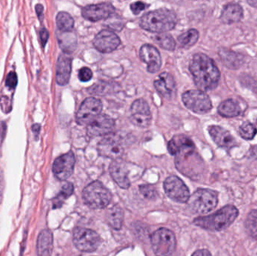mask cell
I'll return each mask as SVG.
<instances>
[{
	"label": "cell",
	"mask_w": 257,
	"mask_h": 256,
	"mask_svg": "<svg viewBox=\"0 0 257 256\" xmlns=\"http://www.w3.org/2000/svg\"><path fill=\"white\" fill-rule=\"evenodd\" d=\"M196 87L201 91L213 90L218 85L220 72L214 60L203 54H195L189 66Z\"/></svg>",
	"instance_id": "obj_1"
},
{
	"label": "cell",
	"mask_w": 257,
	"mask_h": 256,
	"mask_svg": "<svg viewBox=\"0 0 257 256\" xmlns=\"http://www.w3.org/2000/svg\"><path fill=\"white\" fill-rule=\"evenodd\" d=\"M177 16L173 11L160 9L148 12L142 16L140 27L151 33H164L175 28Z\"/></svg>",
	"instance_id": "obj_2"
},
{
	"label": "cell",
	"mask_w": 257,
	"mask_h": 256,
	"mask_svg": "<svg viewBox=\"0 0 257 256\" xmlns=\"http://www.w3.org/2000/svg\"><path fill=\"white\" fill-rule=\"evenodd\" d=\"M238 216V210L235 206H225L214 214L195 219L194 223L204 229L220 231L230 226Z\"/></svg>",
	"instance_id": "obj_3"
},
{
	"label": "cell",
	"mask_w": 257,
	"mask_h": 256,
	"mask_svg": "<svg viewBox=\"0 0 257 256\" xmlns=\"http://www.w3.org/2000/svg\"><path fill=\"white\" fill-rule=\"evenodd\" d=\"M82 195L85 204L93 209L104 208L111 200V192L99 181L90 183L83 191Z\"/></svg>",
	"instance_id": "obj_4"
},
{
	"label": "cell",
	"mask_w": 257,
	"mask_h": 256,
	"mask_svg": "<svg viewBox=\"0 0 257 256\" xmlns=\"http://www.w3.org/2000/svg\"><path fill=\"white\" fill-rule=\"evenodd\" d=\"M217 192L210 189H200L194 192L188 200L189 207L196 213H208L217 205Z\"/></svg>",
	"instance_id": "obj_5"
},
{
	"label": "cell",
	"mask_w": 257,
	"mask_h": 256,
	"mask_svg": "<svg viewBox=\"0 0 257 256\" xmlns=\"http://www.w3.org/2000/svg\"><path fill=\"white\" fill-rule=\"evenodd\" d=\"M151 245L156 255L171 256L176 248L175 234L168 228H160L153 234Z\"/></svg>",
	"instance_id": "obj_6"
},
{
	"label": "cell",
	"mask_w": 257,
	"mask_h": 256,
	"mask_svg": "<svg viewBox=\"0 0 257 256\" xmlns=\"http://www.w3.org/2000/svg\"><path fill=\"white\" fill-rule=\"evenodd\" d=\"M183 103L193 112L206 114L212 108L209 96L201 90H189L182 95Z\"/></svg>",
	"instance_id": "obj_7"
},
{
	"label": "cell",
	"mask_w": 257,
	"mask_h": 256,
	"mask_svg": "<svg viewBox=\"0 0 257 256\" xmlns=\"http://www.w3.org/2000/svg\"><path fill=\"white\" fill-rule=\"evenodd\" d=\"M102 111V103L95 97H89L81 104L76 114V121L79 125L88 126L94 121Z\"/></svg>",
	"instance_id": "obj_8"
},
{
	"label": "cell",
	"mask_w": 257,
	"mask_h": 256,
	"mask_svg": "<svg viewBox=\"0 0 257 256\" xmlns=\"http://www.w3.org/2000/svg\"><path fill=\"white\" fill-rule=\"evenodd\" d=\"M73 242L77 249L85 252L96 250L100 243V237L96 231L84 228L74 230Z\"/></svg>",
	"instance_id": "obj_9"
},
{
	"label": "cell",
	"mask_w": 257,
	"mask_h": 256,
	"mask_svg": "<svg viewBox=\"0 0 257 256\" xmlns=\"http://www.w3.org/2000/svg\"><path fill=\"white\" fill-rule=\"evenodd\" d=\"M130 122L136 126L147 128L151 125L152 114L148 102L143 99L134 101L130 107Z\"/></svg>",
	"instance_id": "obj_10"
},
{
	"label": "cell",
	"mask_w": 257,
	"mask_h": 256,
	"mask_svg": "<svg viewBox=\"0 0 257 256\" xmlns=\"http://www.w3.org/2000/svg\"><path fill=\"white\" fill-rule=\"evenodd\" d=\"M98 152L104 157L110 158L114 160L120 159L124 152L123 142L117 135L110 134L99 141Z\"/></svg>",
	"instance_id": "obj_11"
},
{
	"label": "cell",
	"mask_w": 257,
	"mask_h": 256,
	"mask_svg": "<svg viewBox=\"0 0 257 256\" xmlns=\"http://www.w3.org/2000/svg\"><path fill=\"white\" fill-rule=\"evenodd\" d=\"M164 189L166 195L177 202H187L190 197L188 188L176 176H170L165 180Z\"/></svg>",
	"instance_id": "obj_12"
},
{
	"label": "cell",
	"mask_w": 257,
	"mask_h": 256,
	"mask_svg": "<svg viewBox=\"0 0 257 256\" xmlns=\"http://www.w3.org/2000/svg\"><path fill=\"white\" fill-rule=\"evenodd\" d=\"M75 158L73 152L59 156L53 164V173L60 180H66L72 175L75 168Z\"/></svg>",
	"instance_id": "obj_13"
},
{
	"label": "cell",
	"mask_w": 257,
	"mask_h": 256,
	"mask_svg": "<svg viewBox=\"0 0 257 256\" xmlns=\"http://www.w3.org/2000/svg\"><path fill=\"white\" fill-rule=\"evenodd\" d=\"M95 48L101 53H111L115 51L120 45V39L111 30H103L99 32L93 42Z\"/></svg>",
	"instance_id": "obj_14"
},
{
	"label": "cell",
	"mask_w": 257,
	"mask_h": 256,
	"mask_svg": "<svg viewBox=\"0 0 257 256\" xmlns=\"http://www.w3.org/2000/svg\"><path fill=\"white\" fill-rule=\"evenodd\" d=\"M114 12V6L109 3L89 5L82 9V16L84 19L91 22L107 19Z\"/></svg>",
	"instance_id": "obj_15"
},
{
	"label": "cell",
	"mask_w": 257,
	"mask_h": 256,
	"mask_svg": "<svg viewBox=\"0 0 257 256\" xmlns=\"http://www.w3.org/2000/svg\"><path fill=\"white\" fill-rule=\"evenodd\" d=\"M115 127V121L106 114H101L94 121L87 126V132L90 137L108 135Z\"/></svg>",
	"instance_id": "obj_16"
},
{
	"label": "cell",
	"mask_w": 257,
	"mask_h": 256,
	"mask_svg": "<svg viewBox=\"0 0 257 256\" xmlns=\"http://www.w3.org/2000/svg\"><path fill=\"white\" fill-rule=\"evenodd\" d=\"M141 60L148 66V72L156 73L162 66V58L158 50L149 44L142 45L139 51Z\"/></svg>",
	"instance_id": "obj_17"
},
{
	"label": "cell",
	"mask_w": 257,
	"mask_h": 256,
	"mask_svg": "<svg viewBox=\"0 0 257 256\" xmlns=\"http://www.w3.org/2000/svg\"><path fill=\"white\" fill-rule=\"evenodd\" d=\"M72 59L70 54L62 53L59 56L56 69V81L60 86H66L70 79Z\"/></svg>",
	"instance_id": "obj_18"
},
{
	"label": "cell",
	"mask_w": 257,
	"mask_h": 256,
	"mask_svg": "<svg viewBox=\"0 0 257 256\" xmlns=\"http://www.w3.org/2000/svg\"><path fill=\"white\" fill-rule=\"evenodd\" d=\"M157 93L166 99H170L176 91V84L171 74L163 72L159 75L154 82Z\"/></svg>",
	"instance_id": "obj_19"
},
{
	"label": "cell",
	"mask_w": 257,
	"mask_h": 256,
	"mask_svg": "<svg viewBox=\"0 0 257 256\" xmlns=\"http://www.w3.org/2000/svg\"><path fill=\"white\" fill-rule=\"evenodd\" d=\"M110 174L113 180L122 189H128L130 186L128 177V170L126 165L120 159L113 161L110 165Z\"/></svg>",
	"instance_id": "obj_20"
},
{
	"label": "cell",
	"mask_w": 257,
	"mask_h": 256,
	"mask_svg": "<svg viewBox=\"0 0 257 256\" xmlns=\"http://www.w3.org/2000/svg\"><path fill=\"white\" fill-rule=\"evenodd\" d=\"M210 135L213 141L223 148L231 149L236 145V141L228 131L218 126H211L208 128Z\"/></svg>",
	"instance_id": "obj_21"
},
{
	"label": "cell",
	"mask_w": 257,
	"mask_h": 256,
	"mask_svg": "<svg viewBox=\"0 0 257 256\" xmlns=\"http://www.w3.org/2000/svg\"><path fill=\"white\" fill-rule=\"evenodd\" d=\"M194 150L195 146L192 140L184 135H175L168 144V150L173 156L194 151Z\"/></svg>",
	"instance_id": "obj_22"
},
{
	"label": "cell",
	"mask_w": 257,
	"mask_h": 256,
	"mask_svg": "<svg viewBox=\"0 0 257 256\" xmlns=\"http://www.w3.org/2000/svg\"><path fill=\"white\" fill-rule=\"evenodd\" d=\"M54 247V237L50 230H43L39 234L37 240L38 256H51Z\"/></svg>",
	"instance_id": "obj_23"
},
{
	"label": "cell",
	"mask_w": 257,
	"mask_h": 256,
	"mask_svg": "<svg viewBox=\"0 0 257 256\" xmlns=\"http://www.w3.org/2000/svg\"><path fill=\"white\" fill-rule=\"evenodd\" d=\"M243 18V9L237 3H229L223 8L221 20L227 24H234L241 21Z\"/></svg>",
	"instance_id": "obj_24"
},
{
	"label": "cell",
	"mask_w": 257,
	"mask_h": 256,
	"mask_svg": "<svg viewBox=\"0 0 257 256\" xmlns=\"http://www.w3.org/2000/svg\"><path fill=\"white\" fill-rule=\"evenodd\" d=\"M218 112L222 117L231 118L240 115L241 109L238 102L231 99L224 101L219 105Z\"/></svg>",
	"instance_id": "obj_25"
},
{
	"label": "cell",
	"mask_w": 257,
	"mask_h": 256,
	"mask_svg": "<svg viewBox=\"0 0 257 256\" xmlns=\"http://www.w3.org/2000/svg\"><path fill=\"white\" fill-rule=\"evenodd\" d=\"M106 220L111 228L120 230L123 222V211L121 207L116 205L108 210L106 214Z\"/></svg>",
	"instance_id": "obj_26"
},
{
	"label": "cell",
	"mask_w": 257,
	"mask_h": 256,
	"mask_svg": "<svg viewBox=\"0 0 257 256\" xmlns=\"http://www.w3.org/2000/svg\"><path fill=\"white\" fill-rule=\"evenodd\" d=\"M56 22L59 31L62 33H69L72 31L75 24L73 18L69 13L65 12H60L57 14Z\"/></svg>",
	"instance_id": "obj_27"
},
{
	"label": "cell",
	"mask_w": 257,
	"mask_h": 256,
	"mask_svg": "<svg viewBox=\"0 0 257 256\" xmlns=\"http://www.w3.org/2000/svg\"><path fill=\"white\" fill-rule=\"evenodd\" d=\"M199 37V32L195 29H191L178 37V43L181 48H190L197 42Z\"/></svg>",
	"instance_id": "obj_28"
},
{
	"label": "cell",
	"mask_w": 257,
	"mask_h": 256,
	"mask_svg": "<svg viewBox=\"0 0 257 256\" xmlns=\"http://www.w3.org/2000/svg\"><path fill=\"white\" fill-rule=\"evenodd\" d=\"M155 41L160 48L167 51H174L176 47L175 39L169 33H160L156 36Z\"/></svg>",
	"instance_id": "obj_29"
},
{
	"label": "cell",
	"mask_w": 257,
	"mask_h": 256,
	"mask_svg": "<svg viewBox=\"0 0 257 256\" xmlns=\"http://www.w3.org/2000/svg\"><path fill=\"white\" fill-rule=\"evenodd\" d=\"M74 186L71 183H66L62 187L61 192L54 200V208H59L61 207L63 201L67 199L73 193Z\"/></svg>",
	"instance_id": "obj_30"
},
{
	"label": "cell",
	"mask_w": 257,
	"mask_h": 256,
	"mask_svg": "<svg viewBox=\"0 0 257 256\" xmlns=\"http://www.w3.org/2000/svg\"><path fill=\"white\" fill-rule=\"evenodd\" d=\"M220 53V56L221 58L223 59V61L225 62V64L227 66V67L232 68V69H235V68L239 67L241 61L240 60V57L237 55L235 53L231 52L229 51H222Z\"/></svg>",
	"instance_id": "obj_31"
},
{
	"label": "cell",
	"mask_w": 257,
	"mask_h": 256,
	"mask_svg": "<svg viewBox=\"0 0 257 256\" xmlns=\"http://www.w3.org/2000/svg\"><path fill=\"white\" fill-rule=\"evenodd\" d=\"M245 227L250 236L257 240V210H252L247 215Z\"/></svg>",
	"instance_id": "obj_32"
},
{
	"label": "cell",
	"mask_w": 257,
	"mask_h": 256,
	"mask_svg": "<svg viewBox=\"0 0 257 256\" xmlns=\"http://www.w3.org/2000/svg\"><path fill=\"white\" fill-rule=\"evenodd\" d=\"M239 132L241 138L246 140H251L256 135V128L252 123L245 122L240 126Z\"/></svg>",
	"instance_id": "obj_33"
},
{
	"label": "cell",
	"mask_w": 257,
	"mask_h": 256,
	"mask_svg": "<svg viewBox=\"0 0 257 256\" xmlns=\"http://www.w3.org/2000/svg\"><path fill=\"white\" fill-rule=\"evenodd\" d=\"M140 192L145 198L148 199H154L157 196L156 188L152 185H142L140 186Z\"/></svg>",
	"instance_id": "obj_34"
},
{
	"label": "cell",
	"mask_w": 257,
	"mask_h": 256,
	"mask_svg": "<svg viewBox=\"0 0 257 256\" xmlns=\"http://www.w3.org/2000/svg\"><path fill=\"white\" fill-rule=\"evenodd\" d=\"M92 77H93V72L89 68H81L78 72V78L82 82H87V81H90Z\"/></svg>",
	"instance_id": "obj_35"
},
{
	"label": "cell",
	"mask_w": 257,
	"mask_h": 256,
	"mask_svg": "<svg viewBox=\"0 0 257 256\" xmlns=\"http://www.w3.org/2000/svg\"><path fill=\"white\" fill-rule=\"evenodd\" d=\"M18 84V76L15 72H11L6 80V85L10 89H15Z\"/></svg>",
	"instance_id": "obj_36"
},
{
	"label": "cell",
	"mask_w": 257,
	"mask_h": 256,
	"mask_svg": "<svg viewBox=\"0 0 257 256\" xmlns=\"http://www.w3.org/2000/svg\"><path fill=\"white\" fill-rule=\"evenodd\" d=\"M148 5L143 2H136V3H132L130 6L132 12H133L134 15H139L142 11L145 10L146 8H148Z\"/></svg>",
	"instance_id": "obj_37"
},
{
	"label": "cell",
	"mask_w": 257,
	"mask_h": 256,
	"mask_svg": "<svg viewBox=\"0 0 257 256\" xmlns=\"http://www.w3.org/2000/svg\"><path fill=\"white\" fill-rule=\"evenodd\" d=\"M39 36H40L41 42H42V47H45L46 45L47 42H48V39H49V33L48 30L43 27L39 31Z\"/></svg>",
	"instance_id": "obj_38"
},
{
	"label": "cell",
	"mask_w": 257,
	"mask_h": 256,
	"mask_svg": "<svg viewBox=\"0 0 257 256\" xmlns=\"http://www.w3.org/2000/svg\"><path fill=\"white\" fill-rule=\"evenodd\" d=\"M36 12L37 13L38 17H39V19H40L41 21H42L43 20V12H44V7L42 4H37L36 6Z\"/></svg>",
	"instance_id": "obj_39"
},
{
	"label": "cell",
	"mask_w": 257,
	"mask_h": 256,
	"mask_svg": "<svg viewBox=\"0 0 257 256\" xmlns=\"http://www.w3.org/2000/svg\"><path fill=\"white\" fill-rule=\"evenodd\" d=\"M192 256H211V254L207 249H200V250L196 251Z\"/></svg>",
	"instance_id": "obj_40"
},
{
	"label": "cell",
	"mask_w": 257,
	"mask_h": 256,
	"mask_svg": "<svg viewBox=\"0 0 257 256\" xmlns=\"http://www.w3.org/2000/svg\"><path fill=\"white\" fill-rule=\"evenodd\" d=\"M4 180H3V175L0 173V204L3 198V192H4Z\"/></svg>",
	"instance_id": "obj_41"
},
{
	"label": "cell",
	"mask_w": 257,
	"mask_h": 256,
	"mask_svg": "<svg viewBox=\"0 0 257 256\" xmlns=\"http://www.w3.org/2000/svg\"><path fill=\"white\" fill-rule=\"evenodd\" d=\"M32 129H33V133L35 134V135H36V138H38V136H39V132H40L41 130L40 125L38 124V123L33 125V127H32Z\"/></svg>",
	"instance_id": "obj_42"
},
{
	"label": "cell",
	"mask_w": 257,
	"mask_h": 256,
	"mask_svg": "<svg viewBox=\"0 0 257 256\" xmlns=\"http://www.w3.org/2000/svg\"><path fill=\"white\" fill-rule=\"evenodd\" d=\"M247 3L253 7H257V1H247Z\"/></svg>",
	"instance_id": "obj_43"
}]
</instances>
